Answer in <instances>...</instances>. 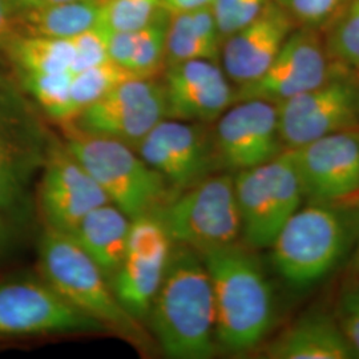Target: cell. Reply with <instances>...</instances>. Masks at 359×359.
I'll use <instances>...</instances> for the list:
<instances>
[{"mask_svg": "<svg viewBox=\"0 0 359 359\" xmlns=\"http://www.w3.org/2000/svg\"><path fill=\"white\" fill-rule=\"evenodd\" d=\"M270 359H353L355 354L335 317L308 313L285 327L264 351Z\"/></svg>", "mask_w": 359, "mask_h": 359, "instance_id": "obj_19", "label": "cell"}, {"mask_svg": "<svg viewBox=\"0 0 359 359\" xmlns=\"http://www.w3.org/2000/svg\"><path fill=\"white\" fill-rule=\"evenodd\" d=\"M163 86L169 118L209 124L236 103V87L212 60L168 65Z\"/></svg>", "mask_w": 359, "mask_h": 359, "instance_id": "obj_17", "label": "cell"}, {"mask_svg": "<svg viewBox=\"0 0 359 359\" xmlns=\"http://www.w3.org/2000/svg\"><path fill=\"white\" fill-rule=\"evenodd\" d=\"M222 38L212 6L169 13L165 68L189 60L219 62Z\"/></svg>", "mask_w": 359, "mask_h": 359, "instance_id": "obj_21", "label": "cell"}, {"mask_svg": "<svg viewBox=\"0 0 359 359\" xmlns=\"http://www.w3.org/2000/svg\"><path fill=\"white\" fill-rule=\"evenodd\" d=\"M39 268L43 280L72 306L123 335H142L137 320L121 306L111 281L76 240L46 226L39 238Z\"/></svg>", "mask_w": 359, "mask_h": 359, "instance_id": "obj_6", "label": "cell"}, {"mask_svg": "<svg viewBox=\"0 0 359 359\" xmlns=\"http://www.w3.org/2000/svg\"><path fill=\"white\" fill-rule=\"evenodd\" d=\"M295 27L289 13L273 0L255 20L222 40L219 63L236 88L265 74Z\"/></svg>", "mask_w": 359, "mask_h": 359, "instance_id": "obj_18", "label": "cell"}, {"mask_svg": "<svg viewBox=\"0 0 359 359\" xmlns=\"http://www.w3.org/2000/svg\"><path fill=\"white\" fill-rule=\"evenodd\" d=\"M104 330L103 323L72 306L44 280L0 283V337Z\"/></svg>", "mask_w": 359, "mask_h": 359, "instance_id": "obj_10", "label": "cell"}, {"mask_svg": "<svg viewBox=\"0 0 359 359\" xmlns=\"http://www.w3.org/2000/svg\"><path fill=\"white\" fill-rule=\"evenodd\" d=\"M65 144L109 203L130 219L154 215L176 196L164 177L149 167L133 148L115 139L63 124Z\"/></svg>", "mask_w": 359, "mask_h": 359, "instance_id": "obj_5", "label": "cell"}, {"mask_svg": "<svg viewBox=\"0 0 359 359\" xmlns=\"http://www.w3.org/2000/svg\"><path fill=\"white\" fill-rule=\"evenodd\" d=\"M173 244L206 252L238 244L241 218L234 192V177L213 173L177 193L157 213Z\"/></svg>", "mask_w": 359, "mask_h": 359, "instance_id": "obj_7", "label": "cell"}, {"mask_svg": "<svg viewBox=\"0 0 359 359\" xmlns=\"http://www.w3.org/2000/svg\"><path fill=\"white\" fill-rule=\"evenodd\" d=\"M334 317L355 358H359V283H351L342 289Z\"/></svg>", "mask_w": 359, "mask_h": 359, "instance_id": "obj_34", "label": "cell"}, {"mask_svg": "<svg viewBox=\"0 0 359 359\" xmlns=\"http://www.w3.org/2000/svg\"><path fill=\"white\" fill-rule=\"evenodd\" d=\"M135 149L176 194L219 168L213 130H209L204 123L165 117Z\"/></svg>", "mask_w": 359, "mask_h": 359, "instance_id": "obj_13", "label": "cell"}, {"mask_svg": "<svg viewBox=\"0 0 359 359\" xmlns=\"http://www.w3.org/2000/svg\"><path fill=\"white\" fill-rule=\"evenodd\" d=\"M323 34L334 62L359 75V0H350Z\"/></svg>", "mask_w": 359, "mask_h": 359, "instance_id": "obj_29", "label": "cell"}, {"mask_svg": "<svg viewBox=\"0 0 359 359\" xmlns=\"http://www.w3.org/2000/svg\"><path fill=\"white\" fill-rule=\"evenodd\" d=\"M4 52L18 77L74 72V48L68 39L15 34Z\"/></svg>", "mask_w": 359, "mask_h": 359, "instance_id": "obj_24", "label": "cell"}, {"mask_svg": "<svg viewBox=\"0 0 359 359\" xmlns=\"http://www.w3.org/2000/svg\"><path fill=\"white\" fill-rule=\"evenodd\" d=\"M276 105L286 149L334 133L355 130L359 129V75L338 65L317 88Z\"/></svg>", "mask_w": 359, "mask_h": 359, "instance_id": "obj_9", "label": "cell"}, {"mask_svg": "<svg viewBox=\"0 0 359 359\" xmlns=\"http://www.w3.org/2000/svg\"><path fill=\"white\" fill-rule=\"evenodd\" d=\"M132 75L123 67L108 60L74 74L71 83V103L75 118L86 108L100 100L117 84L128 80ZM74 118V120H75Z\"/></svg>", "mask_w": 359, "mask_h": 359, "instance_id": "obj_26", "label": "cell"}, {"mask_svg": "<svg viewBox=\"0 0 359 359\" xmlns=\"http://www.w3.org/2000/svg\"><path fill=\"white\" fill-rule=\"evenodd\" d=\"M215 0H161L163 7L169 13L191 11L206 6H212Z\"/></svg>", "mask_w": 359, "mask_h": 359, "instance_id": "obj_36", "label": "cell"}, {"mask_svg": "<svg viewBox=\"0 0 359 359\" xmlns=\"http://www.w3.org/2000/svg\"><path fill=\"white\" fill-rule=\"evenodd\" d=\"M358 228L355 205L308 203L286 221L270 245L273 265L293 289L311 287L355 249Z\"/></svg>", "mask_w": 359, "mask_h": 359, "instance_id": "obj_4", "label": "cell"}, {"mask_svg": "<svg viewBox=\"0 0 359 359\" xmlns=\"http://www.w3.org/2000/svg\"><path fill=\"white\" fill-rule=\"evenodd\" d=\"M241 237L255 249L270 248L286 221L305 201L289 151L233 175Z\"/></svg>", "mask_w": 359, "mask_h": 359, "instance_id": "obj_8", "label": "cell"}, {"mask_svg": "<svg viewBox=\"0 0 359 359\" xmlns=\"http://www.w3.org/2000/svg\"><path fill=\"white\" fill-rule=\"evenodd\" d=\"M107 203V194L87 169L65 142L55 137L36 191V204L46 226L71 234L90 210Z\"/></svg>", "mask_w": 359, "mask_h": 359, "instance_id": "obj_15", "label": "cell"}, {"mask_svg": "<svg viewBox=\"0 0 359 359\" xmlns=\"http://www.w3.org/2000/svg\"><path fill=\"white\" fill-rule=\"evenodd\" d=\"M357 270H358V271H359V266H358V268H357Z\"/></svg>", "mask_w": 359, "mask_h": 359, "instance_id": "obj_39", "label": "cell"}, {"mask_svg": "<svg viewBox=\"0 0 359 359\" xmlns=\"http://www.w3.org/2000/svg\"><path fill=\"white\" fill-rule=\"evenodd\" d=\"M165 117L163 83L154 77H130L67 124L136 148Z\"/></svg>", "mask_w": 359, "mask_h": 359, "instance_id": "obj_12", "label": "cell"}, {"mask_svg": "<svg viewBox=\"0 0 359 359\" xmlns=\"http://www.w3.org/2000/svg\"><path fill=\"white\" fill-rule=\"evenodd\" d=\"M201 257L213 287L218 348L229 354L253 351L269 335L277 314L261 262L238 244Z\"/></svg>", "mask_w": 359, "mask_h": 359, "instance_id": "obj_3", "label": "cell"}, {"mask_svg": "<svg viewBox=\"0 0 359 359\" xmlns=\"http://www.w3.org/2000/svg\"><path fill=\"white\" fill-rule=\"evenodd\" d=\"M173 245L164 225L156 215H145L130 221L127 255L168 261Z\"/></svg>", "mask_w": 359, "mask_h": 359, "instance_id": "obj_30", "label": "cell"}, {"mask_svg": "<svg viewBox=\"0 0 359 359\" xmlns=\"http://www.w3.org/2000/svg\"><path fill=\"white\" fill-rule=\"evenodd\" d=\"M68 40L74 48V74L109 60L105 35L97 27L90 28Z\"/></svg>", "mask_w": 359, "mask_h": 359, "instance_id": "obj_33", "label": "cell"}, {"mask_svg": "<svg viewBox=\"0 0 359 359\" xmlns=\"http://www.w3.org/2000/svg\"><path fill=\"white\" fill-rule=\"evenodd\" d=\"M168 261L127 255L111 278L116 298L137 321L148 317L154 297L163 283Z\"/></svg>", "mask_w": 359, "mask_h": 359, "instance_id": "obj_23", "label": "cell"}, {"mask_svg": "<svg viewBox=\"0 0 359 359\" xmlns=\"http://www.w3.org/2000/svg\"><path fill=\"white\" fill-rule=\"evenodd\" d=\"M53 140L36 104L0 75V259L13 255L32 229L39 179Z\"/></svg>", "mask_w": 359, "mask_h": 359, "instance_id": "obj_1", "label": "cell"}, {"mask_svg": "<svg viewBox=\"0 0 359 359\" xmlns=\"http://www.w3.org/2000/svg\"><path fill=\"white\" fill-rule=\"evenodd\" d=\"M102 0H79L16 15L18 35L71 39L97 25Z\"/></svg>", "mask_w": 359, "mask_h": 359, "instance_id": "obj_22", "label": "cell"}, {"mask_svg": "<svg viewBox=\"0 0 359 359\" xmlns=\"http://www.w3.org/2000/svg\"><path fill=\"white\" fill-rule=\"evenodd\" d=\"M161 0H102L96 27L107 32H133L163 13Z\"/></svg>", "mask_w": 359, "mask_h": 359, "instance_id": "obj_27", "label": "cell"}, {"mask_svg": "<svg viewBox=\"0 0 359 359\" xmlns=\"http://www.w3.org/2000/svg\"><path fill=\"white\" fill-rule=\"evenodd\" d=\"M297 27L325 32L350 0H276Z\"/></svg>", "mask_w": 359, "mask_h": 359, "instance_id": "obj_31", "label": "cell"}, {"mask_svg": "<svg viewBox=\"0 0 359 359\" xmlns=\"http://www.w3.org/2000/svg\"><path fill=\"white\" fill-rule=\"evenodd\" d=\"M16 11L11 0H0V52L4 51L10 39L16 34Z\"/></svg>", "mask_w": 359, "mask_h": 359, "instance_id": "obj_35", "label": "cell"}, {"mask_svg": "<svg viewBox=\"0 0 359 359\" xmlns=\"http://www.w3.org/2000/svg\"><path fill=\"white\" fill-rule=\"evenodd\" d=\"M338 65L329 53L322 31L295 27L265 74L236 88V102L258 99L283 103L323 84Z\"/></svg>", "mask_w": 359, "mask_h": 359, "instance_id": "obj_11", "label": "cell"}, {"mask_svg": "<svg viewBox=\"0 0 359 359\" xmlns=\"http://www.w3.org/2000/svg\"><path fill=\"white\" fill-rule=\"evenodd\" d=\"M169 13L164 10L151 25L136 32V43L128 69L137 77H154L165 68Z\"/></svg>", "mask_w": 359, "mask_h": 359, "instance_id": "obj_28", "label": "cell"}, {"mask_svg": "<svg viewBox=\"0 0 359 359\" xmlns=\"http://www.w3.org/2000/svg\"><path fill=\"white\" fill-rule=\"evenodd\" d=\"M130 218L112 203L97 206L71 236L111 281L127 257Z\"/></svg>", "mask_w": 359, "mask_h": 359, "instance_id": "obj_20", "label": "cell"}, {"mask_svg": "<svg viewBox=\"0 0 359 359\" xmlns=\"http://www.w3.org/2000/svg\"><path fill=\"white\" fill-rule=\"evenodd\" d=\"M163 353L173 359H209L217 353L216 308L201 255L173 246L148 317Z\"/></svg>", "mask_w": 359, "mask_h": 359, "instance_id": "obj_2", "label": "cell"}, {"mask_svg": "<svg viewBox=\"0 0 359 359\" xmlns=\"http://www.w3.org/2000/svg\"><path fill=\"white\" fill-rule=\"evenodd\" d=\"M357 213H358V224H359V198L358 201L354 204ZM353 262H354V268L357 269L359 266V228H358V238H357V244H355V249H354V257H353Z\"/></svg>", "mask_w": 359, "mask_h": 359, "instance_id": "obj_38", "label": "cell"}, {"mask_svg": "<svg viewBox=\"0 0 359 359\" xmlns=\"http://www.w3.org/2000/svg\"><path fill=\"white\" fill-rule=\"evenodd\" d=\"M68 1H79V0H11L16 15L23 13V11H28V10L43 8V7L62 4V3H68Z\"/></svg>", "mask_w": 359, "mask_h": 359, "instance_id": "obj_37", "label": "cell"}, {"mask_svg": "<svg viewBox=\"0 0 359 359\" xmlns=\"http://www.w3.org/2000/svg\"><path fill=\"white\" fill-rule=\"evenodd\" d=\"M273 0H215L212 10L222 40L255 20Z\"/></svg>", "mask_w": 359, "mask_h": 359, "instance_id": "obj_32", "label": "cell"}, {"mask_svg": "<svg viewBox=\"0 0 359 359\" xmlns=\"http://www.w3.org/2000/svg\"><path fill=\"white\" fill-rule=\"evenodd\" d=\"M308 203L354 205L359 198V129L287 149Z\"/></svg>", "mask_w": 359, "mask_h": 359, "instance_id": "obj_14", "label": "cell"}, {"mask_svg": "<svg viewBox=\"0 0 359 359\" xmlns=\"http://www.w3.org/2000/svg\"><path fill=\"white\" fill-rule=\"evenodd\" d=\"M213 142L219 168L231 173L269 163L286 151L277 105L258 99L236 102L219 116Z\"/></svg>", "mask_w": 359, "mask_h": 359, "instance_id": "obj_16", "label": "cell"}, {"mask_svg": "<svg viewBox=\"0 0 359 359\" xmlns=\"http://www.w3.org/2000/svg\"><path fill=\"white\" fill-rule=\"evenodd\" d=\"M74 72L18 77L19 86L39 109L62 126L74 121L71 83Z\"/></svg>", "mask_w": 359, "mask_h": 359, "instance_id": "obj_25", "label": "cell"}]
</instances>
